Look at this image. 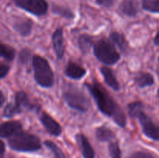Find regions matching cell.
I'll return each instance as SVG.
<instances>
[{
	"mask_svg": "<svg viewBox=\"0 0 159 158\" xmlns=\"http://www.w3.org/2000/svg\"><path fill=\"white\" fill-rule=\"evenodd\" d=\"M136 84L140 88H144L147 86H151L154 84V77L149 73H140L135 77Z\"/></svg>",
	"mask_w": 159,
	"mask_h": 158,
	"instance_id": "19",
	"label": "cell"
},
{
	"mask_svg": "<svg viewBox=\"0 0 159 158\" xmlns=\"http://www.w3.org/2000/svg\"><path fill=\"white\" fill-rule=\"evenodd\" d=\"M37 113L39 115L40 122H42L43 125L45 127L48 133L55 136H58L61 133V126L51 116H49L45 112L41 111L40 108L37 110Z\"/></svg>",
	"mask_w": 159,
	"mask_h": 158,
	"instance_id": "8",
	"label": "cell"
},
{
	"mask_svg": "<svg viewBox=\"0 0 159 158\" xmlns=\"http://www.w3.org/2000/svg\"><path fill=\"white\" fill-rule=\"evenodd\" d=\"M22 131V124L19 121H9L0 125V136L12 137Z\"/></svg>",
	"mask_w": 159,
	"mask_h": 158,
	"instance_id": "9",
	"label": "cell"
},
{
	"mask_svg": "<svg viewBox=\"0 0 159 158\" xmlns=\"http://www.w3.org/2000/svg\"><path fill=\"white\" fill-rule=\"evenodd\" d=\"M85 74H86V71L85 68L74 62H69L65 69V74L68 77L75 79V80L82 78L85 75Z\"/></svg>",
	"mask_w": 159,
	"mask_h": 158,
	"instance_id": "13",
	"label": "cell"
},
{
	"mask_svg": "<svg viewBox=\"0 0 159 158\" xmlns=\"http://www.w3.org/2000/svg\"><path fill=\"white\" fill-rule=\"evenodd\" d=\"M85 87L93 95L100 112L109 117L113 118L119 126L122 128L125 127L127 122L125 114L107 90L96 81H94L93 84H85Z\"/></svg>",
	"mask_w": 159,
	"mask_h": 158,
	"instance_id": "1",
	"label": "cell"
},
{
	"mask_svg": "<svg viewBox=\"0 0 159 158\" xmlns=\"http://www.w3.org/2000/svg\"><path fill=\"white\" fill-rule=\"evenodd\" d=\"M14 2L21 9L38 16L48 12V6L45 0H14Z\"/></svg>",
	"mask_w": 159,
	"mask_h": 158,
	"instance_id": "6",
	"label": "cell"
},
{
	"mask_svg": "<svg viewBox=\"0 0 159 158\" xmlns=\"http://www.w3.org/2000/svg\"><path fill=\"white\" fill-rule=\"evenodd\" d=\"M32 25L33 22L29 19H19L14 23L13 27L19 33L26 37L31 33Z\"/></svg>",
	"mask_w": 159,
	"mask_h": 158,
	"instance_id": "15",
	"label": "cell"
},
{
	"mask_svg": "<svg viewBox=\"0 0 159 158\" xmlns=\"http://www.w3.org/2000/svg\"><path fill=\"white\" fill-rule=\"evenodd\" d=\"M28 56H29V52L26 50H23L22 53H20V60L23 63H25V62H26V57H28Z\"/></svg>",
	"mask_w": 159,
	"mask_h": 158,
	"instance_id": "31",
	"label": "cell"
},
{
	"mask_svg": "<svg viewBox=\"0 0 159 158\" xmlns=\"http://www.w3.org/2000/svg\"><path fill=\"white\" fill-rule=\"evenodd\" d=\"M5 151V144L2 140H0V155H2Z\"/></svg>",
	"mask_w": 159,
	"mask_h": 158,
	"instance_id": "32",
	"label": "cell"
},
{
	"mask_svg": "<svg viewBox=\"0 0 159 158\" xmlns=\"http://www.w3.org/2000/svg\"><path fill=\"white\" fill-rule=\"evenodd\" d=\"M53 12L58 14V15H62V16L66 17V18H73V16H74L73 13L70 10L61 7H58L57 6H53Z\"/></svg>",
	"mask_w": 159,
	"mask_h": 158,
	"instance_id": "27",
	"label": "cell"
},
{
	"mask_svg": "<svg viewBox=\"0 0 159 158\" xmlns=\"http://www.w3.org/2000/svg\"><path fill=\"white\" fill-rule=\"evenodd\" d=\"M143 104L141 102H135L128 105V112L130 117L138 118L140 113L142 112Z\"/></svg>",
	"mask_w": 159,
	"mask_h": 158,
	"instance_id": "22",
	"label": "cell"
},
{
	"mask_svg": "<svg viewBox=\"0 0 159 158\" xmlns=\"http://www.w3.org/2000/svg\"><path fill=\"white\" fill-rule=\"evenodd\" d=\"M138 0H124L120 5V10L127 16H135L138 12Z\"/></svg>",
	"mask_w": 159,
	"mask_h": 158,
	"instance_id": "14",
	"label": "cell"
},
{
	"mask_svg": "<svg viewBox=\"0 0 159 158\" xmlns=\"http://www.w3.org/2000/svg\"><path fill=\"white\" fill-rule=\"evenodd\" d=\"M115 0H96L98 4L104 7H110L113 5Z\"/></svg>",
	"mask_w": 159,
	"mask_h": 158,
	"instance_id": "30",
	"label": "cell"
},
{
	"mask_svg": "<svg viewBox=\"0 0 159 158\" xmlns=\"http://www.w3.org/2000/svg\"><path fill=\"white\" fill-rule=\"evenodd\" d=\"M0 57L8 60H12L15 57V50L10 46L0 42Z\"/></svg>",
	"mask_w": 159,
	"mask_h": 158,
	"instance_id": "20",
	"label": "cell"
},
{
	"mask_svg": "<svg viewBox=\"0 0 159 158\" xmlns=\"http://www.w3.org/2000/svg\"><path fill=\"white\" fill-rule=\"evenodd\" d=\"M155 44L158 45L159 46V31L158 32V33H157L156 37H155Z\"/></svg>",
	"mask_w": 159,
	"mask_h": 158,
	"instance_id": "34",
	"label": "cell"
},
{
	"mask_svg": "<svg viewBox=\"0 0 159 158\" xmlns=\"http://www.w3.org/2000/svg\"><path fill=\"white\" fill-rule=\"evenodd\" d=\"M127 158H154V156L147 152L137 151L131 153Z\"/></svg>",
	"mask_w": 159,
	"mask_h": 158,
	"instance_id": "28",
	"label": "cell"
},
{
	"mask_svg": "<svg viewBox=\"0 0 159 158\" xmlns=\"http://www.w3.org/2000/svg\"><path fill=\"white\" fill-rule=\"evenodd\" d=\"M93 51L96 58L105 64H114L120 58L114 46L106 40L96 42L94 44Z\"/></svg>",
	"mask_w": 159,
	"mask_h": 158,
	"instance_id": "4",
	"label": "cell"
},
{
	"mask_svg": "<svg viewBox=\"0 0 159 158\" xmlns=\"http://www.w3.org/2000/svg\"><path fill=\"white\" fill-rule=\"evenodd\" d=\"M22 112L20 110V108L16 105V104H12V103H9L6 105V107L5 108L4 112H3V115H4L5 117L7 118H10L12 117L15 115L19 114V113Z\"/></svg>",
	"mask_w": 159,
	"mask_h": 158,
	"instance_id": "25",
	"label": "cell"
},
{
	"mask_svg": "<svg viewBox=\"0 0 159 158\" xmlns=\"http://www.w3.org/2000/svg\"><path fill=\"white\" fill-rule=\"evenodd\" d=\"M9 71V67L7 64L0 63V78L4 77Z\"/></svg>",
	"mask_w": 159,
	"mask_h": 158,
	"instance_id": "29",
	"label": "cell"
},
{
	"mask_svg": "<svg viewBox=\"0 0 159 158\" xmlns=\"http://www.w3.org/2000/svg\"><path fill=\"white\" fill-rule=\"evenodd\" d=\"M140 123L142 127L143 133L150 139L159 140V125L155 124L148 115L143 111L138 116Z\"/></svg>",
	"mask_w": 159,
	"mask_h": 158,
	"instance_id": "7",
	"label": "cell"
},
{
	"mask_svg": "<svg viewBox=\"0 0 159 158\" xmlns=\"http://www.w3.org/2000/svg\"><path fill=\"white\" fill-rule=\"evenodd\" d=\"M76 140L82 150L84 158H95V152L91 144L83 134H77Z\"/></svg>",
	"mask_w": 159,
	"mask_h": 158,
	"instance_id": "10",
	"label": "cell"
},
{
	"mask_svg": "<svg viewBox=\"0 0 159 158\" xmlns=\"http://www.w3.org/2000/svg\"><path fill=\"white\" fill-rule=\"evenodd\" d=\"M79 43L82 52H88L93 45V38L89 35H82L79 37Z\"/></svg>",
	"mask_w": 159,
	"mask_h": 158,
	"instance_id": "21",
	"label": "cell"
},
{
	"mask_svg": "<svg viewBox=\"0 0 159 158\" xmlns=\"http://www.w3.org/2000/svg\"><path fill=\"white\" fill-rule=\"evenodd\" d=\"M110 40L120 49L121 51L125 52L128 49V44L124 35L117 32H113L110 34Z\"/></svg>",
	"mask_w": 159,
	"mask_h": 158,
	"instance_id": "18",
	"label": "cell"
},
{
	"mask_svg": "<svg viewBox=\"0 0 159 158\" xmlns=\"http://www.w3.org/2000/svg\"><path fill=\"white\" fill-rule=\"evenodd\" d=\"M5 102V96L3 94V93L0 91V107L3 105V103Z\"/></svg>",
	"mask_w": 159,
	"mask_h": 158,
	"instance_id": "33",
	"label": "cell"
},
{
	"mask_svg": "<svg viewBox=\"0 0 159 158\" xmlns=\"http://www.w3.org/2000/svg\"><path fill=\"white\" fill-rule=\"evenodd\" d=\"M15 104L21 112L23 111V109H36V111L39 109V107L36 105H33L30 103L28 98L27 94L24 91H19L16 93L15 98Z\"/></svg>",
	"mask_w": 159,
	"mask_h": 158,
	"instance_id": "12",
	"label": "cell"
},
{
	"mask_svg": "<svg viewBox=\"0 0 159 158\" xmlns=\"http://www.w3.org/2000/svg\"><path fill=\"white\" fill-rule=\"evenodd\" d=\"M65 102L73 109L85 112L90 106V101L83 91L75 86H69L63 93Z\"/></svg>",
	"mask_w": 159,
	"mask_h": 158,
	"instance_id": "5",
	"label": "cell"
},
{
	"mask_svg": "<svg viewBox=\"0 0 159 158\" xmlns=\"http://www.w3.org/2000/svg\"><path fill=\"white\" fill-rule=\"evenodd\" d=\"M101 73L104 77L105 82L115 91L120 90V84L116 80L113 71L107 67H102L100 69Z\"/></svg>",
	"mask_w": 159,
	"mask_h": 158,
	"instance_id": "16",
	"label": "cell"
},
{
	"mask_svg": "<svg viewBox=\"0 0 159 158\" xmlns=\"http://www.w3.org/2000/svg\"><path fill=\"white\" fill-rule=\"evenodd\" d=\"M158 61H159V57H158Z\"/></svg>",
	"mask_w": 159,
	"mask_h": 158,
	"instance_id": "37",
	"label": "cell"
},
{
	"mask_svg": "<svg viewBox=\"0 0 159 158\" xmlns=\"http://www.w3.org/2000/svg\"><path fill=\"white\" fill-rule=\"evenodd\" d=\"M143 8L152 12H159V0H143Z\"/></svg>",
	"mask_w": 159,
	"mask_h": 158,
	"instance_id": "24",
	"label": "cell"
},
{
	"mask_svg": "<svg viewBox=\"0 0 159 158\" xmlns=\"http://www.w3.org/2000/svg\"><path fill=\"white\" fill-rule=\"evenodd\" d=\"M9 145L12 150L20 152H34L41 148V143L37 136L22 131L9 139Z\"/></svg>",
	"mask_w": 159,
	"mask_h": 158,
	"instance_id": "3",
	"label": "cell"
},
{
	"mask_svg": "<svg viewBox=\"0 0 159 158\" xmlns=\"http://www.w3.org/2000/svg\"><path fill=\"white\" fill-rule=\"evenodd\" d=\"M53 44L57 58L61 59L65 53V46H64L63 30L61 28L56 29L53 34Z\"/></svg>",
	"mask_w": 159,
	"mask_h": 158,
	"instance_id": "11",
	"label": "cell"
},
{
	"mask_svg": "<svg viewBox=\"0 0 159 158\" xmlns=\"http://www.w3.org/2000/svg\"><path fill=\"white\" fill-rule=\"evenodd\" d=\"M96 136L98 140L101 142H107L115 138L114 133L107 126H100L96 129Z\"/></svg>",
	"mask_w": 159,
	"mask_h": 158,
	"instance_id": "17",
	"label": "cell"
},
{
	"mask_svg": "<svg viewBox=\"0 0 159 158\" xmlns=\"http://www.w3.org/2000/svg\"><path fill=\"white\" fill-rule=\"evenodd\" d=\"M0 158H3L2 156V155H0Z\"/></svg>",
	"mask_w": 159,
	"mask_h": 158,
	"instance_id": "35",
	"label": "cell"
},
{
	"mask_svg": "<svg viewBox=\"0 0 159 158\" xmlns=\"http://www.w3.org/2000/svg\"><path fill=\"white\" fill-rule=\"evenodd\" d=\"M33 68L34 70V78L39 85L43 88L53 86L54 82V73L46 59L40 56H34Z\"/></svg>",
	"mask_w": 159,
	"mask_h": 158,
	"instance_id": "2",
	"label": "cell"
},
{
	"mask_svg": "<svg viewBox=\"0 0 159 158\" xmlns=\"http://www.w3.org/2000/svg\"><path fill=\"white\" fill-rule=\"evenodd\" d=\"M158 96H159V90H158Z\"/></svg>",
	"mask_w": 159,
	"mask_h": 158,
	"instance_id": "36",
	"label": "cell"
},
{
	"mask_svg": "<svg viewBox=\"0 0 159 158\" xmlns=\"http://www.w3.org/2000/svg\"><path fill=\"white\" fill-rule=\"evenodd\" d=\"M109 151L111 158H121V152L119 144L116 142H111L109 145Z\"/></svg>",
	"mask_w": 159,
	"mask_h": 158,
	"instance_id": "26",
	"label": "cell"
},
{
	"mask_svg": "<svg viewBox=\"0 0 159 158\" xmlns=\"http://www.w3.org/2000/svg\"><path fill=\"white\" fill-rule=\"evenodd\" d=\"M44 145L52 151L53 154H54V158H65L62 150L52 141L46 140L44 142Z\"/></svg>",
	"mask_w": 159,
	"mask_h": 158,
	"instance_id": "23",
	"label": "cell"
}]
</instances>
